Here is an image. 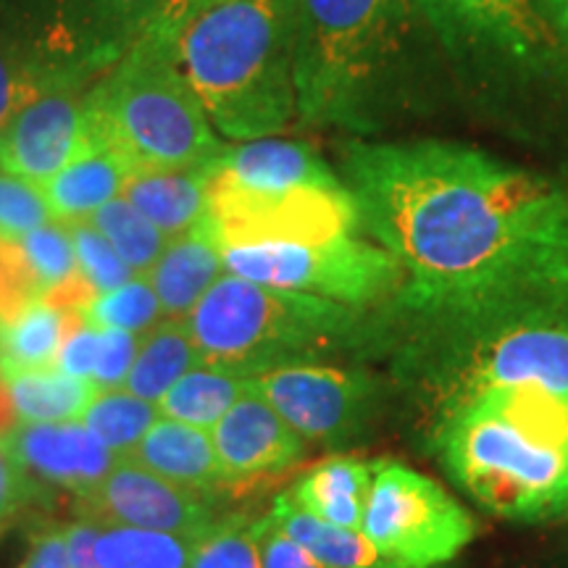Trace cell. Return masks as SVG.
<instances>
[{"label":"cell","mask_w":568,"mask_h":568,"mask_svg":"<svg viewBox=\"0 0 568 568\" xmlns=\"http://www.w3.org/2000/svg\"><path fill=\"white\" fill-rule=\"evenodd\" d=\"M361 230L403 266V318L568 308V187L445 140L353 142Z\"/></svg>","instance_id":"obj_1"},{"label":"cell","mask_w":568,"mask_h":568,"mask_svg":"<svg viewBox=\"0 0 568 568\" xmlns=\"http://www.w3.org/2000/svg\"><path fill=\"white\" fill-rule=\"evenodd\" d=\"M435 443L450 479L487 514H568V395L539 385L481 389L437 418Z\"/></svg>","instance_id":"obj_2"},{"label":"cell","mask_w":568,"mask_h":568,"mask_svg":"<svg viewBox=\"0 0 568 568\" xmlns=\"http://www.w3.org/2000/svg\"><path fill=\"white\" fill-rule=\"evenodd\" d=\"M174 51L224 138H274L297 116L295 0H209L180 21Z\"/></svg>","instance_id":"obj_3"},{"label":"cell","mask_w":568,"mask_h":568,"mask_svg":"<svg viewBox=\"0 0 568 568\" xmlns=\"http://www.w3.org/2000/svg\"><path fill=\"white\" fill-rule=\"evenodd\" d=\"M403 322L397 376L432 422L489 387L539 385L568 395V308L518 305Z\"/></svg>","instance_id":"obj_4"},{"label":"cell","mask_w":568,"mask_h":568,"mask_svg":"<svg viewBox=\"0 0 568 568\" xmlns=\"http://www.w3.org/2000/svg\"><path fill=\"white\" fill-rule=\"evenodd\" d=\"M414 11V0H295L297 116L374 130L400 95Z\"/></svg>","instance_id":"obj_5"},{"label":"cell","mask_w":568,"mask_h":568,"mask_svg":"<svg viewBox=\"0 0 568 568\" xmlns=\"http://www.w3.org/2000/svg\"><path fill=\"white\" fill-rule=\"evenodd\" d=\"M374 311L222 274L187 318L203 366L255 379L274 368L322 364L345 347L382 335Z\"/></svg>","instance_id":"obj_6"},{"label":"cell","mask_w":568,"mask_h":568,"mask_svg":"<svg viewBox=\"0 0 568 568\" xmlns=\"http://www.w3.org/2000/svg\"><path fill=\"white\" fill-rule=\"evenodd\" d=\"M84 105L90 138L113 148L134 174L201 169L224 151L176 61L174 38L155 27Z\"/></svg>","instance_id":"obj_7"},{"label":"cell","mask_w":568,"mask_h":568,"mask_svg":"<svg viewBox=\"0 0 568 568\" xmlns=\"http://www.w3.org/2000/svg\"><path fill=\"white\" fill-rule=\"evenodd\" d=\"M224 272L243 280L376 311L395 303L406 274L397 258L372 237L355 232L322 243H266L222 251Z\"/></svg>","instance_id":"obj_8"},{"label":"cell","mask_w":568,"mask_h":568,"mask_svg":"<svg viewBox=\"0 0 568 568\" xmlns=\"http://www.w3.org/2000/svg\"><path fill=\"white\" fill-rule=\"evenodd\" d=\"M361 535L395 568H435L477 537V521L437 481L376 460Z\"/></svg>","instance_id":"obj_9"},{"label":"cell","mask_w":568,"mask_h":568,"mask_svg":"<svg viewBox=\"0 0 568 568\" xmlns=\"http://www.w3.org/2000/svg\"><path fill=\"white\" fill-rule=\"evenodd\" d=\"M447 53L506 77L548 74L560 40L537 0H414Z\"/></svg>","instance_id":"obj_10"},{"label":"cell","mask_w":568,"mask_h":568,"mask_svg":"<svg viewBox=\"0 0 568 568\" xmlns=\"http://www.w3.org/2000/svg\"><path fill=\"white\" fill-rule=\"evenodd\" d=\"M205 226L226 251L266 243H322L361 230V219L345 184L253 193L209 180Z\"/></svg>","instance_id":"obj_11"},{"label":"cell","mask_w":568,"mask_h":568,"mask_svg":"<svg viewBox=\"0 0 568 568\" xmlns=\"http://www.w3.org/2000/svg\"><path fill=\"white\" fill-rule=\"evenodd\" d=\"M253 387L305 443H343L374 406V382L366 374L329 364L274 368L255 376Z\"/></svg>","instance_id":"obj_12"},{"label":"cell","mask_w":568,"mask_h":568,"mask_svg":"<svg viewBox=\"0 0 568 568\" xmlns=\"http://www.w3.org/2000/svg\"><path fill=\"white\" fill-rule=\"evenodd\" d=\"M74 510L101 527L169 531L195 539L216 524L209 497L174 485L132 460H119L101 485L77 497Z\"/></svg>","instance_id":"obj_13"},{"label":"cell","mask_w":568,"mask_h":568,"mask_svg":"<svg viewBox=\"0 0 568 568\" xmlns=\"http://www.w3.org/2000/svg\"><path fill=\"white\" fill-rule=\"evenodd\" d=\"M84 140V98L67 88L40 90L0 132V169L42 184L82 151Z\"/></svg>","instance_id":"obj_14"},{"label":"cell","mask_w":568,"mask_h":568,"mask_svg":"<svg viewBox=\"0 0 568 568\" xmlns=\"http://www.w3.org/2000/svg\"><path fill=\"white\" fill-rule=\"evenodd\" d=\"M226 485L268 479L305 456V439L253 387L211 429Z\"/></svg>","instance_id":"obj_15"},{"label":"cell","mask_w":568,"mask_h":568,"mask_svg":"<svg viewBox=\"0 0 568 568\" xmlns=\"http://www.w3.org/2000/svg\"><path fill=\"white\" fill-rule=\"evenodd\" d=\"M0 445L34 485L63 489L74 495V500L101 485L122 460L77 422L19 424Z\"/></svg>","instance_id":"obj_16"},{"label":"cell","mask_w":568,"mask_h":568,"mask_svg":"<svg viewBox=\"0 0 568 568\" xmlns=\"http://www.w3.org/2000/svg\"><path fill=\"white\" fill-rule=\"evenodd\" d=\"M209 180L230 187L274 193L293 187H343V180L305 142L261 138L230 148L209 163Z\"/></svg>","instance_id":"obj_17"},{"label":"cell","mask_w":568,"mask_h":568,"mask_svg":"<svg viewBox=\"0 0 568 568\" xmlns=\"http://www.w3.org/2000/svg\"><path fill=\"white\" fill-rule=\"evenodd\" d=\"M224 272L222 247L211 237L205 222L195 230L169 240L159 261L145 274L155 297H159L161 314L172 322H187L195 305L216 284Z\"/></svg>","instance_id":"obj_18"},{"label":"cell","mask_w":568,"mask_h":568,"mask_svg":"<svg viewBox=\"0 0 568 568\" xmlns=\"http://www.w3.org/2000/svg\"><path fill=\"white\" fill-rule=\"evenodd\" d=\"M124 460L205 497L226 485L211 432L174 418L155 422Z\"/></svg>","instance_id":"obj_19"},{"label":"cell","mask_w":568,"mask_h":568,"mask_svg":"<svg viewBox=\"0 0 568 568\" xmlns=\"http://www.w3.org/2000/svg\"><path fill=\"white\" fill-rule=\"evenodd\" d=\"M132 176L134 172L130 163L113 148L90 138L88 132V142H84L82 151L61 172L42 182L40 190L48 205H51L55 222L71 224L92 216L105 203H111L113 197L122 195L124 184Z\"/></svg>","instance_id":"obj_20"},{"label":"cell","mask_w":568,"mask_h":568,"mask_svg":"<svg viewBox=\"0 0 568 568\" xmlns=\"http://www.w3.org/2000/svg\"><path fill=\"white\" fill-rule=\"evenodd\" d=\"M122 197L169 240L180 237L209 216V166L134 174L124 184Z\"/></svg>","instance_id":"obj_21"},{"label":"cell","mask_w":568,"mask_h":568,"mask_svg":"<svg viewBox=\"0 0 568 568\" xmlns=\"http://www.w3.org/2000/svg\"><path fill=\"white\" fill-rule=\"evenodd\" d=\"M374 471L376 464L366 460L347 456L329 458L308 468L287 493L297 506L322 521L361 531Z\"/></svg>","instance_id":"obj_22"},{"label":"cell","mask_w":568,"mask_h":568,"mask_svg":"<svg viewBox=\"0 0 568 568\" xmlns=\"http://www.w3.org/2000/svg\"><path fill=\"white\" fill-rule=\"evenodd\" d=\"M84 324L82 314L34 303L13 322L0 324V366L3 376L53 368L63 339Z\"/></svg>","instance_id":"obj_23"},{"label":"cell","mask_w":568,"mask_h":568,"mask_svg":"<svg viewBox=\"0 0 568 568\" xmlns=\"http://www.w3.org/2000/svg\"><path fill=\"white\" fill-rule=\"evenodd\" d=\"M268 516L324 568H395L374 550V545L361 531L322 521L297 506L290 493L276 497Z\"/></svg>","instance_id":"obj_24"},{"label":"cell","mask_w":568,"mask_h":568,"mask_svg":"<svg viewBox=\"0 0 568 568\" xmlns=\"http://www.w3.org/2000/svg\"><path fill=\"white\" fill-rule=\"evenodd\" d=\"M201 366L203 358L190 335L187 322L163 318L140 337L138 358H134L124 387L126 393L138 395L142 400L159 403L169 393V387H174L184 374Z\"/></svg>","instance_id":"obj_25"},{"label":"cell","mask_w":568,"mask_h":568,"mask_svg":"<svg viewBox=\"0 0 568 568\" xmlns=\"http://www.w3.org/2000/svg\"><path fill=\"white\" fill-rule=\"evenodd\" d=\"M19 424L82 422L101 387L92 379H77L59 368H40L6 376Z\"/></svg>","instance_id":"obj_26"},{"label":"cell","mask_w":568,"mask_h":568,"mask_svg":"<svg viewBox=\"0 0 568 568\" xmlns=\"http://www.w3.org/2000/svg\"><path fill=\"white\" fill-rule=\"evenodd\" d=\"M251 389V379L222 372V368L201 366L184 374L155 406L163 418L213 429V424L230 410L234 403Z\"/></svg>","instance_id":"obj_27"},{"label":"cell","mask_w":568,"mask_h":568,"mask_svg":"<svg viewBox=\"0 0 568 568\" xmlns=\"http://www.w3.org/2000/svg\"><path fill=\"white\" fill-rule=\"evenodd\" d=\"M195 548V537L98 524L95 558L103 568H190Z\"/></svg>","instance_id":"obj_28"},{"label":"cell","mask_w":568,"mask_h":568,"mask_svg":"<svg viewBox=\"0 0 568 568\" xmlns=\"http://www.w3.org/2000/svg\"><path fill=\"white\" fill-rule=\"evenodd\" d=\"M159 418L161 414L155 403L142 400L126 389H105L103 395L95 397L82 424L105 450L124 460Z\"/></svg>","instance_id":"obj_29"},{"label":"cell","mask_w":568,"mask_h":568,"mask_svg":"<svg viewBox=\"0 0 568 568\" xmlns=\"http://www.w3.org/2000/svg\"><path fill=\"white\" fill-rule=\"evenodd\" d=\"M103 234L105 240L113 245L126 266L132 268L138 276H145L151 272V266L159 261L163 247L169 245V237L159 226L148 222L142 213L134 209L130 201H124L122 195L113 197L111 203H105L103 209H98L92 216L84 219Z\"/></svg>","instance_id":"obj_30"},{"label":"cell","mask_w":568,"mask_h":568,"mask_svg":"<svg viewBox=\"0 0 568 568\" xmlns=\"http://www.w3.org/2000/svg\"><path fill=\"white\" fill-rule=\"evenodd\" d=\"M82 316L84 324L95 326V329L111 326V329H124L140 337L163 322L159 297L145 276H134L122 287L98 295Z\"/></svg>","instance_id":"obj_31"},{"label":"cell","mask_w":568,"mask_h":568,"mask_svg":"<svg viewBox=\"0 0 568 568\" xmlns=\"http://www.w3.org/2000/svg\"><path fill=\"white\" fill-rule=\"evenodd\" d=\"M190 568H261L255 518L230 516L197 539Z\"/></svg>","instance_id":"obj_32"},{"label":"cell","mask_w":568,"mask_h":568,"mask_svg":"<svg viewBox=\"0 0 568 568\" xmlns=\"http://www.w3.org/2000/svg\"><path fill=\"white\" fill-rule=\"evenodd\" d=\"M67 226L71 234V245H74L77 268L98 290V295L111 293V290L122 287V284L138 276L90 222L82 219V222H71Z\"/></svg>","instance_id":"obj_33"},{"label":"cell","mask_w":568,"mask_h":568,"mask_svg":"<svg viewBox=\"0 0 568 568\" xmlns=\"http://www.w3.org/2000/svg\"><path fill=\"white\" fill-rule=\"evenodd\" d=\"M19 245L27 253V258H30L34 274H38L42 297L77 272L74 245H71L67 224L51 222L40 226V230L27 232L24 237H19Z\"/></svg>","instance_id":"obj_34"},{"label":"cell","mask_w":568,"mask_h":568,"mask_svg":"<svg viewBox=\"0 0 568 568\" xmlns=\"http://www.w3.org/2000/svg\"><path fill=\"white\" fill-rule=\"evenodd\" d=\"M51 222L55 219L40 184L0 169V234L19 240Z\"/></svg>","instance_id":"obj_35"},{"label":"cell","mask_w":568,"mask_h":568,"mask_svg":"<svg viewBox=\"0 0 568 568\" xmlns=\"http://www.w3.org/2000/svg\"><path fill=\"white\" fill-rule=\"evenodd\" d=\"M42 287L38 274L21 251L19 240L0 234V322L9 324L34 303H40Z\"/></svg>","instance_id":"obj_36"},{"label":"cell","mask_w":568,"mask_h":568,"mask_svg":"<svg viewBox=\"0 0 568 568\" xmlns=\"http://www.w3.org/2000/svg\"><path fill=\"white\" fill-rule=\"evenodd\" d=\"M140 335L124 329H111L103 326L98 329V361L95 372H92V382L103 389H122L126 376H130L134 358H138Z\"/></svg>","instance_id":"obj_37"},{"label":"cell","mask_w":568,"mask_h":568,"mask_svg":"<svg viewBox=\"0 0 568 568\" xmlns=\"http://www.w3.org/2000/svg\"><path fill=\"white\" fill-rule=\"evenodd\" d=\"M255 539H258L261 568H324L268 514L255 518Z\"/></svg>","instance_id":"obj_38"},{"label":"cell","mask_w":568,"mask_h":568,"mask_svg":"<svg viewBox=\"0 0 568 568\" xmlns=\"http://www.w3.org/2000/svg\"><path fill=\"white\" fill-rule=\"evenodd\" d=\"M38 485L13 464V458L3 450V445H0V527H3L11 516H17L21 508L30 506L32 500H38Z\"/></svg>","instance_id":"obj_39"},{"label":"cell","mask_w":568,"mask_h":568,"mask_svg":"<svg viewBox=\"0 0 568 568\" xmlns=\"http://www.w3.org/2000/svg\"><path fill=\"white\" fill-rule=\"evenodd\" d=\"M98 361V329L90 324H82L63 339L59 355H55V366L59 372L77 376V379H92Z\"/></svg>","instance_id":"obj_40"},{"label":"cell","mask_w":568,"mask_h":568,"mask_svg":"<svg viewBox=\"0 0 568 568\" xmlns=\"http://www.w3.org/2000/svg\"><path fill=\"white\" fill-rule=\"evenodd\" d=\"M38 92L40 88L21 71L19 63L0 53V132Z\"/></svg>","instance_id":"obj_41"},{"label":"cell","mask_w":568,"mask_h":568,"mask_svg":"<svg viewBox=\"0 0 568 568\" xmlns=\"http://www.w3.org/2000/svg\"><path fill=\"white\" fill-rule=\"evenodd\" d=\"M19 568H71L63 527H40L32 531L30 548Z\"/></svg>","instance_id":"obj_42"},{"label":"cell","mask_w":568,"mask_h":568,"mask_svg":"<svg viewBox=\"0 0 568 568\" xmlns=\"http://www.w3.org/2000/svg\"><path fill=\"white\" fill-rule=\"evenodd\" d=\"M67 535V548L71 568H103L95 558V537H98V524L88 521V518H77L63 527Z\"/></svg>","instance_id":"obj_43"},{"label":"cell","mask_w":568,"mask_h":568,"mask_svg":"<svg viewBox=\"0 0 568 568\" xmlns=\"http://www.w3.org/2000/svg\"><path fill=\"white\" fill-rule=\"evenodd\" d=\"M203 3H209V0H166V3H163V9L155 13L153 21L148 27H155V30L169 32L174 38V30L180 27V21Z\"/></svg>","instance_id":"obj_44"},{"label":"cell","mask_w":568,"mask_h":568,"mask_svg":"<svg viewBox=\"0 0 568 568\" xmlns=\"http://www.w3.org/2000/svg\"><path fill=\"white\" fill-rule=\"evenodd\" d=\"M166 0H103V6L116 17L124 19H148L153 21L155 13L163 9Z\"/></svg>","instance_id":"obj_45"},{"label":"cell","mask_w":568,"mask_h":568,"mask_svg":"<svg viewBox=\"0 0 568 568\" xmlns=\"http://www.w3.org/2000/svg\"><path fill=\"white\" fill-rule=\"evenodd\" d=\"M560 45L568 48V0H537Z\"/></svg>","instance_id":"obj_46"},{"label":"cell","mask_w":568,"mask_h":568,"mask_svg":"<svg viewBox=\"0 0 568 568\" xmlns=\"http://www.w3.org/2000/svg\"><path fill=\"white\" fill-rule=\"evenodd\" d=\"M17 426H19V416H17V408H13L9 382H6V376H0V443H3V437L11 435Z\"/></svg>","instance_id":"obj_47"},{"label":"cell","mask_w":568,"mask_h":568,"mask_svg":"<svg viewBox=\"0 0 568 568\" xmlns=\"http://www.w3.org/2000/svg\"><path fill=\"white\" fill-rule=\"evenodd\" d=\"M0 376H3V366H0Z\"/></svg>","instance_id":"obj_48"},{"label":"cell","mask_w":568,"mask_h":568,"mask_svg":"<svg viewBox=\"0 0 568 568\" xmlns=\"http://www.w3.org/2000/svg\"><path fill=\"white\" fill-rule=\"evenodd\" d=\"M0 324H3V322H0Z\"/></svg>","instance_id":"obj_49"},{"label":"cell","mask_w":568,"mask_h":568,"mask_svg":"<svg viewBox=\"0 0 568 568\" xmlns=\"http://www.w3.org/2000/svg\"><path fill=\"white\" fill-rule=\"evenodd\" d=\"M0 529H3V527H0Z\"/></svg>","instance_id":"obj_50"},{"label":"cell","mask_w":568,"mask_h":568,"mask_svg":"<svg viewBox=\"0 0 568 568\" xmlns=\"http://www.w3.org/2000/svg\"><path fill=\"white\" fill-rule=\"evenodd\" d=\"M566 568H568V566H566Z\"/></svg>","instance_id":"obj_51"}]
</instances>
